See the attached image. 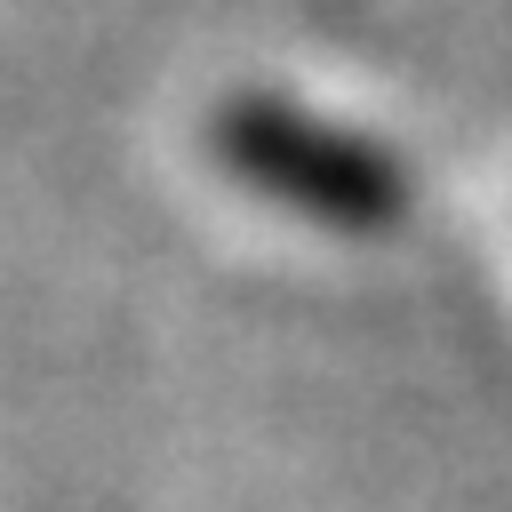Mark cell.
<instances>
[{"label": "cell", "instance_id": "obj_1", "mask_svg": "<svg viewBox=\"0 0 512 512\" xmlns=\"http://www.w3.org/2000/svg\"><path fill=\"white\" fill-rule=\"evenodd\" d=\"M208 152L232 184L296 208L304 224H328V232H392L408 216V176L400 160L360 136V128H336L288 96H232L216 104L208 120Z\"/></svg>", "mask_w": 512, "mask_h": 512}]
</instances>
